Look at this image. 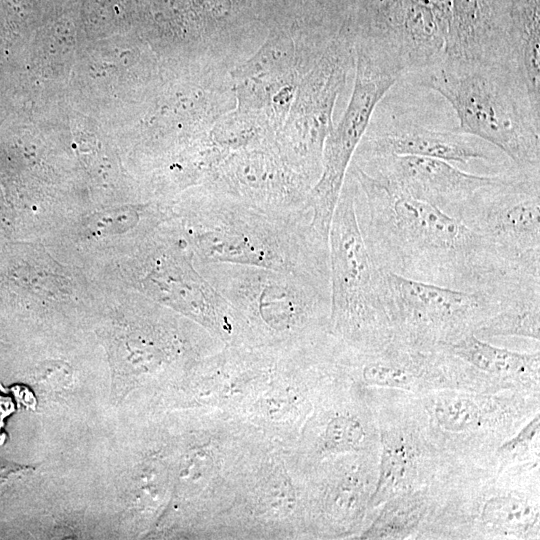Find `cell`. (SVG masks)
<instances>
[{"label": "cell", "mask_w": 540, "mask_h": 540, "mask_svg": "<svg viewBox=\"0 0 540 540\" xmlns=\"http://www.w3.org/2000/svg\"><path fill=\"white\" fill-rule=\"evenodd\" d=\"M353 45V90L340 120L325 139L321 174L308 195L311 224L326 240L346 174L374 110L403 76L397 60L380 47L367 42Z\"/></svg>", "instance_id": "cell-11"}, {"label": "cell", "mask_w": 540, "mask_h": 540, "mask_svg": "<svg viewBox=\"0 0 540 540\" xmlns=\"http://www.w3.org/2000/svg\"><path fill=\"white\" fill-rule=\"evenodd\" d=\"M206 539H305L304 479L285 449L269 445L246 472Z\"/></svg>", "instance_id": "cell-10"}, {"label": "cell", "mask_w": 540, "mask_h": 540, "mask_svg": "<svg viewBox=\"0 0 540 540\" xmlns=\"http://www.w3.org/2000/svg\"><path fill=\"white\" fill-rule=\"evenodd\" d=\"M507 63L540 106V0H512Z\"/></svg>", "instance_id": "cell-27"}, {"label": "cell", "mask_w": 540, "mask_h": 540, "mask_svg": "<svg viewBox=\"0 0 540 540\" xmlns=\"http://www.w3.org/2000/svg\"><path fill=\"white\" fill-rule=\"evenodd\" d=\"M512 0H452L445 57L507 64Z\"/></svg>", "instance_id": "cell-24"}, {"label": "cell", "mask_w": 540, "mask_h": 540, "mask_svg": "<svg viewBox=\"0 0 540 540\" xmlns=\"http://www.w3.org/2000/svg\"><path fill=\"white\" fill-rule=\"evenodd\" d=\"M356 181L348 171L329 230L330 333L358 349L393 338L383 297V271L364 241L355 205Z\"/></svg>", "instance_id": "cell-7"}, {"label": "cell", "mask_w": 540, "mask_h": 540, "mask_svg": "<svg viewBox=\"0 0 540 540\" xmlns=\"http://www.w3.org/2000/svg\"><path fill=\"white\" fill-rule=\"evenodd\" d=\"M502 389L540 391V351L519 352L494 346L474 334L443 345Z\"/></svg>", "instance_id": "cell-26"}, {"label": "cell", "mask_w": 540, "mask_h": 540, "mask_svg": "<svg viewBox=\"0 0 540 540\" xmlns=\"http://www.w3.org/2000/svg\"><path fill=\"white\" fill-rule=\"evenodd\" d=\"M497 309L474 332L480 339L522 337L540 340V276L517 270L495 286Z\"/></svg>", "instance_id": "cell-25"}, {"label": "cell", "mask_w": 540, "mask_h": 540, "mask_svg": "<svg viewBox=\"0 0 540 540\" xmlns=\"http://www.w3.org/2000/svg\"><path fill=\"white\" fill-rule=\"evenodd\" d=\"M435 443L455 461H479L527 423L540 393L440 389L416 395Z\"/></svg>", "instance_id": "cell-8"}, {"label": "cell", "mask_w": 540, "mask_h": 540, "mask_svg": "<svg viewBox=\"0 0 540 540\" xmlns=\"http://www.w3.org/2000/svg\"><path fill=\"white\" fill-rule=\"evenodd\" d=\"M379 432L378 477L369 502V522L386 501L429 487L458 462L432 439L415 394L364 388ZM368 522V523H369Z\"/></svg>", "instance_id": "cell-9"}, {"label": "cell", "mask_w": 540, "mask_h": 540, "mask_svg": "<svg viewBox=\"0 0 540 540\" xmlns=\"http://www.w3.org/2000/svg\"><path fill=\"white\" fill-rule=\"evenodd\" d=\"M280 355L225 345L198 361L175 386L191 408H214L237 417L265 385Z\"/></svg>", "instance_id": "cell-21"}, {"label": "cell", "mask_w": 540, "mask_h": 540, "mask_svg": "<svg viewBox=\"0 0 540 540\" xmlns=\"http://www.w3.org/2000/svg\"><path fill=\"white\" fill-rule=\"evenodd\" d=\"M180 214L196 260L330 280L329 240L312 226L311 211L268 213L200 185Z\"/></svg>", "instance_id": "cell-2"}, {"label": "cell", "mask_w": 540, "mask_h": 540, "mask_svg": "<svg viewBox=\"0 0 540 540\" xmlns=\"http://www.w3.org/2000/svg\"><path fill=\"white\" fill-rule=\"evenodd\" d=\"M370 256L382 271L458 290H485L512 271L479 234L434 205L350 164Z\"/></svg>", "instance_id": "cell-1"}, {"label": "cell", "mask_w": 540, "mask_h": 540, "mask_svg": "<svg viewBox=\"0 0 540 540\" xmlns=\"http://www.w3.org/2000/svg\"><path fill=\"white\" fill-rule=\"evenodd\" d=\"M334 338L315 347L281 354L261 390L237 418L273 446L289 449L310 416L315 398L332 376Z\"/></svg>", "instance_id": "cell-16"}, {"label": "cell", "mask_w": 540, "mask_h": 540, "mask_svg": "<svg viewBox=\"0 0 540 540\" xmlns=\"http://www.w3.org/2000/svg\"><path fill=\"white\" fill-rule=\"evenodd\" d=\"M335 374L362 388L415 395L440 389L489 391L487 380L444 346L422 348L393 337L386 344L358 349L341 341L333 348Z\"/></svg>", "instance_id": "cell-13"}, {"label": "cell", "mask_w": 540, "mask_h": 540, "mask_svg": "<svg viewBox=\"0 0 540 540\" xmlns=\"http://www.w3.org/2000/svg\"><path fill=\"white\" fill-rule=\"evenodd\" d=\"M433 503L431 486L393 497L375 511L357 539H421Z\"/></svg>", "instance_id": "cell-28"}, {"label": "cell", "mask_w": 540, "mask_h": 540, "mask_svg": "<svg viewBox=\"0 0 540 540\" xmlns=\"http://www.w3.org/2000/svg\"><path fill=\"white\" fill-rule=\"evenodd\" d=\"M285 451L301 473L338 456L379 452L376 418L364 389L333 372L319 390L295 443Z\"/></svg>", "instance_id": "cell-18"}, {"label": "cell", "mask_w": 540, "mask_h": 540, "mask_svg": "<svg viewBox=\"0 0 540 540\" xmlns=\"http://www.w3.org/2000/svg\"><path fill=\"white\" fill-rule=\"evenodd\" d=\"M144 280L159 301L197 323L226 346H243L239 319L226 299L196 266L186 241L162 236Z\"/></svg>", "instance_id": "cell-19"}, {"label": "cell", "mask_w": 540, "mask_h": 540, "mask_svg": "<svg viewBox=\"0 0 540 540\" xmlns=\"http://www.w3.org/2000/svg\"><path fill=\"white\" fill-rule=\"evenodd\" d=\"M354 66L353 39L343 32L300 76L286 119L274 135L275 150L312 187L321 174L336 101Z\"/></svg>", "instance_id": "cell-12"}, {"label": "cell", "mask_w": 540, "mask_h": 540, "mask_svg": "<svg viewBox=\"0 0 540 540\" xmlns=\"http://www.w3.org/2000/svg\"><path fill=\"white\" fill-rule=\"evenodd\" d=\"M539 483V462L459 463L432 486L421 539H539Z\"/></svg>", "instance_id": "cell-4"}, {"label": "cell", "mask_w": 540, "mask_h": 540, "mask_svg": "<svg viewBox=\"0 0 540 540\" xmlns=\"http://www.w3.org/2000/svg\"><path fill=\"white\" fill-rule=\"evenodd\" d=\"M202 185L268 213L311 211L308 195L312 186L271 145L231 153Z\"/></svg>", "instance_id": "cell-20"}, {"label": "cell", "mask_w": 540, "mask_h": 540, "mask_svg": "<svg viewBox=\"0 0 540 540\" xmlns=\"http://www.w3.org/2000/svg\"><path fill=\"white\" fill-rule=\"evenodd\" d=\"M540 413L500 443L489 455L498 466L539 462Z\"/></svg>", "instance_id": "cell-29"}, {"label": "cell", "mask_w": 540, "mask_h": 540, "mask_svg": "<svg viewBox=\"0 0 540 540\" xmlns=\"http://www.w3.org/2000/svg\"><path fill=\"white\" fill-rule=\"evenodd\" d=\"M412 75L449 102L460 131L494 146L516 169L540 170V106L509 66L444 57Z\"/></svg>", "instance_id": "cell-5"}, {"label": "cell", "mask_w": 540, "mask_h": 540, "mask_svg": "<svg viewBox=\"0 0 540 540\" xmlns=\"http://www.w3.org/2000/svg\"><path fill=\"white\" fill-rule=\"evenodd\" d=\"M195 263L234 309L244 346L285 354L331 337L330 280L248 265Z\"/></svg>", "instance_id": "cell-3"}, {"label": "cell", "mask_w": 540, "mask_h": 540, "mask_svg": "<svg viewBox=\"0 0 540 540\" xmlns=\"http://www.w3.org/2000/svg\"><path fill=\"white\" fill-rule=\"evenodd\" d=\"M496 150L489 143L459 129H434L407 123L368 127L352 159L410 155L467 164L476 159L497 162L503 153H496Z\"/></svg>", "instance_id": "cell-23"}, {"label": "cell", "mask_w": 540, "mask_h": 540, "mask_svg": "<svg viewBox=\"0 0 540 540\" xmlns=\"http://www.w3.org/2000/svg\"><path fill=\"white\" fill-rule=\"evenodd\" d=\"M382 288L393 337L422 348L474 334L497 309L493 288L458 290L385 271Z\"/></svg>", "instance_id": "cell-14"}, {"label": "cell", "mask_w": 540, "mask_h": 540, "mask_svg": "<svg viewBox=\"0 0 540 540\" xmlns=\"http://www.w3.org/2000/svg\"><path fill=\"white\" fill-rule=\"evenodd\" d=\"M380 452L325 460L302 473L305 539H357L369 522Z\"/></svg>", "instance_id": "cell-17"}, {"label": "cell", "mask_w": 540, "mask_h": 540, "mask_svg": "<svg viewBox=\"0 0 540 540\" xmlns=\"http://www.w3.org/2000/svg\"><path fill=\"white\" fill-rule=\"evenodd\" d=\"M510 269L540 276V170L510 169L475 192L457 216Z\"/></svg>", "instance_id": "cell-15"}, {"label": "cell", "mask_w": 540, "mask_h": 540, "mask_svg": "<svg viewBox=\"0 0 540 540\" xmlns=\"http://www.w3.org/2000/svg\"><path fill=\"white\" fill-rule=\"evenodd\" d=\"M193 409L187 430L174 445L180 479L177 500L183 521L201 538L229 507L246 472L271 443L222 410Z\"/></svg>", "instance_id": "cell-6"}, {"label": "cell", "mask_w": 540, "mask_h": 540, "mask_svg": "<svg viewBox=\"0 0 540 540\" xmlns=\"http://www.w3.org/2000/svg\"><path fill=\"white\" fill-rule=\"evenodd\" d=\"M351 164L455 218L476 191L499 183L505 177V172L493 176L477 175L442 159L410 155L352 159Z\"/></svg>", "instance_id": "cell-22"}]
</instances>
